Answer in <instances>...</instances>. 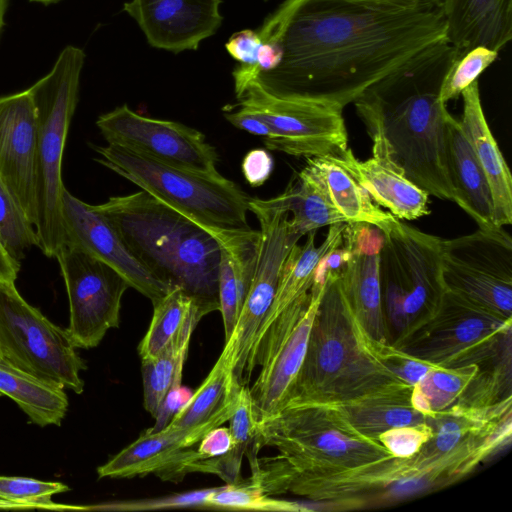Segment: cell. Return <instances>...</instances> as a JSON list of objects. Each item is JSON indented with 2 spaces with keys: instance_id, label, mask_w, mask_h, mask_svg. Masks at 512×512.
I'll return each mask as SVG.
<instances>
[{
  "instance_id": "15",
  "label": "cell",
  "mask_w": 512,
  "mask_h": 512,
  "mask_svg": "<svg viewBox=\"0 0 512 512\" xmlns=\"http://www.w3.org/2000/svg\"><path fill=\"white\" fill-rule=\"evenodd\" d=\"M96 125L108 144L173 167L220 175L217 151L199 130L140 115L127 104L100 115Z\"/></svg>"
},
{
  "instance_id": "40",
  "label": "cell",
  "mask_w": 512,
  "mask_h": 512,
  "mask_svg": "<svg viewBox=\"0 0 512 512\" xmlns=\"http://www.w3.org/2000/svg\"><path fill=\"white\" fill-rule=\"evenodd\" d=\"M498 53L487 47L478 46L458 55L446 72L441 88L440 98L447 104L457 99L461 93L497 59Z\"/></svg>"
},
{
  "instance_id": "35",
  "label": "cell",
  "mask_w": 512,
  "mask_h": 512,
  "mask_svg": "<svg viewBox=\"0 0 512 512\" xmlns=\"http://www.w3.org/2000/svg\"><path fill=\"white\" fill-rule=\"evenodd\" d=\"M153 307L151 323L138 347L141 360L160 354L194 314L204 316L193 298L181 288L171 290L153 303Z\"/></svg>"
},
{
  "instance_id": "17",
  "label": "cell",
  "mask_w": 512,
  "mask_h": 512,
  "mask_svg": "<svg viewBox=\"0 0 512 512\" xmlns=\"http://www.w3.org/2000/svg\"><path fill=\"white\" fill-rule=\"evenodd\" d=\"M249 211L260 225L258 258L249 289L243 301L236 326L229 339L233 342V372L244 384L249 355L259 327L273 302L283 264L300 237L292 230L289 213L275 211L249 198Z\"/></svg>"
},
{
  "instance_id": "25",
  "label": "cell",
  "mask_w": 512,
  "mask_h": 512,
  "mask_svg": "<svg viewBox=\"0 0 512 512\" xmlns=\"http://www.w3.org/2000/svg\"><path fill=\"white\" fill-rule=\"evenodd\" d=\"M461 96L463 112L459 122L490 185L495 224L498 227L510 225L512 223V177L486 121L478 81L467 87Z\"/></svg>"
},
{
  "instance_id": "18",
  "label": "cell",
  "mask_w": 512,
  "mask_h": 512,
  "mask_svg": "<svg viewBox=\"0 0 512 512\" xmlns=\"http://www.w3.org/2000/svg\"><path fill=\"white\" fill-rule=\"evenodd\" d=\"M238 395L215 417L189 429L165 426L159 431L147 429L134 442L97 468L99 478H129L157 474L165 481H181L186 465L202 459L192 446L233 414Z\"/></svg>"
},
{
  "instance_id": "41",
  "label": "cell",
  "mask_w": 512,
  "mask_h": 512,
  "mask_svg": "<svg viewBox=\"0 0 512 512\" xmlns=\"http://www.w3.org/2000/svg\"><path fill=\"white\" fill-rule=\"evenodd\" d=\"M228 422L232 440L229 451L239 459L246 455L251 465L258 458V452L262 447L259 443L257 420L249 388L246 385H241L239 389L235 410Z\"/></svg>"
},
{
  "instance_id": "13",
  "label": "cell",
  "mask_w": 512,
  "mask_h": 512,
  "mask_svg": "<svg viewBox=\"0 0 512 512\" xmlns=\"http://www.w3.org/2000/svg\"><path fill=\"white\" fill-rule=\"evenodd\" d=\"M241 107L271 130L264 143L270 150L296 157H326L348 148L343 107L326 101L278 97L253 81L236 93Z\"/></svg>"
},
{
  "instance_id": "43",
  "label": "cell",
  "mask_w": 512,
  "mask_h": 512,
  "mask_svg": "<svg viewBox=\"0 0 512 512\" xmlns=\"http://www.w3.org/2000/svg\"><path fill=\"white\" fill-rule=\"evenodd\" d=\"M372 349L381 363L404 383L414 386L436 367L395 346L370 338Z\"/></svg>"
},
{
  "instance_id": "45",
  "label": "cell",
  "mask_w": 512,
  "mask_h": 512,
  "mask_svg": "<svg viewBox=\"0 0 512 512\" xmlns=\"http://www.w3.org/2000/svg\"><path fill=\"white\" fill-rule=\"evenodd\" d=\"M431 436V427L423 422L391 428L381 433L378 441L392 456L409 457L419 452Z\"/></svg>"
},
{
  "instance_id": "1",
  "label": "cell",
  "mask_w": 512,
  "mask_h": 512,
  "mask_svg": "<svg viewBox=\"0 0 512 512\" xmlns=\"http://www.w3.org/2000/svg\"><path fill=\"white\" fill-rule=\"evenodd\" d=\"M276 42L279 64L269 71L237 66L235 93L253 81L278 97L343 108L422 50L446 39L436 0H286L257 30Z\"/></svg>"
},
{
  "instance_id": "50",
  "label": "cell",
  "mask_w": 512,
  "mask_h": 512,
  "mask_svg": "<svg viewBox=\"0 0 512 512\" xmlns=\"http://www.w3.org/2000/svg\"><path fill=\"white\" fill-rule=\"evenodd\" d=\"M224 117L238 129L254 135L264 136L265 138L271 137L269 126L262 119L241 107H238L236 111L227 109L224 113Z\"/></svg>"
},
{
  "instance_id": "56",
  "label": "cell",
  "mask_w": 512,
  "mask_h": 512,
  "mask_svg": "<svg viewBox=\"0 0 512 512\" xmlns=\"http://www.w3.org/2000/svg\"><path fill=\"white\" fill-rule=\"evenodd\" d=\"M265 1H267V0H265Z\"/></svg>"
},
{
  "instance_id": "8",
  "label": "cell",
  "mask_w": 512,
  "mask_h": 512,
  "mask_svg": "<svg viewBox=\"0 0 512 512\" xmlns=\"http://www.w3.org/2000/svg\"><path fill=\"white\" fill-rule=\"evenodd\" d=\"M512 317L445 291L437 308L393 344L441 367L489 364L511 348Z\"/></svg>"
},
{
  "instance_id": "14",
  "label": "cell",
  "mask_w": 512,
  "mask_h": 512,
  "mask_svg": "<svg viewBox=\"0 0 512 512\" xmlns=\"http://www.w3.org/2000/svg\"><path fill=\"white\" fill-rule=\"evenodd\" d=\"M444 287L512 317V239L498 227L441 241Z\"/></svg>"
},
{
  "instance_id": "7",
  "label": "cell",
  "mask_w": 512,
  "mask_h": 512,
  "mask_svg": "<svg viewBox=\"0 0 512 512\" xmlns=\"http://www.w3.org/2000/svg\"><path fill=\"white\" fill-rule=\"evenodd\" d=\"M96 161L203 227L212 236L247 232L249 196L221 174L209 176L166 165L107 144Z\"/></svg>"
},
{
  "instance_id": "3",
  "label": "cell",
  "mask_w": 512,
  "mask_h": 512,
  "mask_svg": "<svg viewBox=\"0 0 512 512\" xmlns=\"http://www.w3.org/2000/svg\"><path fill=\"white\" fill-rule=\"evenodd\" d=\"M459 51L436 43L369 87L355 104L370 137L380 138L393 163L429 196L453 201L447 158L452 116L440 98Z\"/></svg>"
},
{
  "instance_id": "20",
  "label": "cell",
  "mask_w": 512,
  "mask_h": 512,
  "mask_svg": "<svg viewBox=\"0 0 512 512\" xmlns=\"http://www.w3.org/2000/svg\"><path fill=\"white\" fill-rule=\"evenodd\" d=\"M65 243L104 262L155 303L171 290L156 279L128 250L115 228L92 205L66 188L62 197Z\"/></svg>"
},
{
  "instance_id": "44",
  "label": "cell",
  "mask_w": 512,
  "mask_h": 512,
  "mask_svg": "<svg viewBox=\"0 0 512 512\" xmlns=\"http://www.w3.org/2000/svg\"><path fill=\"white\" fill-rule=\"evenodd\" d=\"M218 298L219 311L223 319L226 341L231 337L234 331L241 304L232 263L228 254L222 247L218 269Z\"/></svg>"
},
{
  "instance_id": "27",
  "label": "cell",
  "mask_w": 512,
  "mask_h": 512,
  "mask_svg": "<svg viewBox=\"0 0 512 512\" xmlns=\"http://www.w3.org/2000/svg\"><path fill=\"white\" fill-rule=\"evenodd\" d=\"M509 419H512V396L485 406L455 403L426 415L425 422L431 427L432 436L420 451L442 455L470 439L491 433Z\"/></svg>"
},
{
  "instance_id": "39",
  "label": "cell",
  "mask_w": 512,
  "mask_h": 512,
  "mask_svg": "<svg viewBox=\"0 0 512 512\" xmlns=\"http://www.w3.org/2000/svg\"><path fill=\"white\" fill-rule=\"evenodd\" d=\"M68 490L69 487L60 482L0 476V499L12 502L20 508L85 509V507L63 506L52 502L51 497L54 494Z\"/></svg>"
},
{
  "instance_id": "9",
  "label": "cell",
  "mask_w": 512,
  "mask_h": 512,
  "mask_svg": "<svg viewBox=\"0 0 512 512\" xmlns=\"http://www.w3.org/2000/svg\"><path fill=\"white\" fill-rule=\"evenodd\" d=\"M260 446H273L297 468H348L392 456L355 430L335 405H287L257 423Z\"/></svg>"
},
{
  "instance_id": "16",
  "label": "cell",
  "mask_w": 512,
  "mask_h": 512,
  "mask_svg": "<svg viewBox=\"0 0 512 512\" xmlns=\"http://www.w3.org/2000/svg\"><path fill=\"white\" fill-rule=\"evenodd\" d=\"M70 310L67 331L76 348L96 347L119 326L121 301L129 283L112 267L64 244L56 254Z\"/></svg>"
},
{
  "instance_id": "32",
  "label": "cell",
  "mask_w": 512,
  "mask_h": 512,
  "mask_svg": "<svg viewBox=\"0 0 512 512\" xmlns=\"http://www.w3.org/2000/svg\"><path fill=\"white\" fill-rule=\"evenodd\" d=\"M240 387L233 372V342L228 339L205 380L166 426L189 429L209 421L237 396Z\"/></svg>"
},
{
  "instance_id": "53",
  "label": "cell",
  "mask_w": 512,
  "mask_h": 512,
  "mask_svg": "<svg viewBox=\"0 0 512 512\" xmlns=\"http://www.w3.org/2000/svg\"><path fill=\"white\" fill-rule=\"evenodd\" d=\"M0 508H20V507L12 502L0 499Z\"/></svg>"
},
{
  "instance_id": "26",
  "label": "cell",
  "mask_w": 512,
  "mask_h": 512,
  "mask_svg": "<svg viewBox=\"0 0 512 512\" xmlns=\"http://www.w3.org/2000/svg\"><path fill=\"white\" fill-rule=\"evenodd\" d=\"M447 158L453 202L477 223L479 229L498 228L486 175L463 134L459 120L453 116L447 125Z\"/></svg>"
},
{
  "instance_id": "54",
  "label": "cell",
  "mask_w": 512,
  "mask_h": 512,
  "mask_svg": "<svg viewBox=\"0 0 512 512\" xmlns=\"http://www.w3.org/2000/svg\"><path fill=\"white\" fill-rule=\"evenodd\" d=\"M30 1L38 2V3H42V4H45V5H48V4L56 3V2H58L60 0H30Z\"/></svg>"
},
{
  "instance_id": "31",
  "label": "cell",
  "mask_w": 512,
  "mask_h": 512,
  "mask_svg": "<svg viewBox=\"0 0 512 512\" xmlns=\"http://www.w3.org/2000/svg\"><path fill=\"white\" fill-rule=\"evenodd\" d=\"M0 395L11 398L40 426L60 425L68 409L64 388L13 366L1 356Z\"/></svg>"
},
{
  "instance_id": "48",
  "label": "cell",
  "mask_w": 512,
  "mask_h": 512,
  "mask_svg": "<svg viewBox=\"0 0 512 512\" xmlns=\"http://www.w3.org/2000/svg\"><path fill=\"white\" fill-rule=\"evenodd\" d=\"M192 394L193 392L190 389L182 387L181 385L172 387L166 394L155 417V425L149 429L151 431H159L163 429L171 420L173 415L177 413L179 409L191 398Z\"/></svg>"
},
{
  "instance_id": "33",
  "label": "cell",
  "mask_w": 512,
  "mask_h": 512,
  "mask_svg": "<svg viewBox=\"0 0 512 512\" xmlns=\"http://www.w3.org/2000/svg\"><path fill=\"white\" fill-rule=\"evenodd\" d=\"M323 179L332 204L347 223H365L386 233L398 221L383 211L341 166L326 157L307 158Z\"/></svg>"
},
{
  "instance_id": "46",
  "label": "cell",
  "mask_w": 512,
  "mask_h": 512,
  "mask_svg": "<svg viewBox=\"0 0 512 512\" xmlns=\"http://www.w3.org/2000/svg\"><path fill=\"white\" fill-rule=\"evenodd\" d=\"M262 40L257 31L244 29L235 32L226 42L229 55L242 65L256 66Z\"/></svg>"
},
{
  "instance_id": "22",
  "label": "cell",
  "mask_w": 512,
  "mask_h": 512,
  "mask_svg": "<svg viewBox=\"0 0 512 512\" xmlns=\"http://www.w3.org/2000/svg\"><path fill=\"white\" fill-rule=\"evenodd\" d=\"M221 0H130L123 5L157 49L179 53L198 49L222 23Z\"/></svg>"
},
{
  "instance_id": "24",
  "label": "cell",
  "mask_w": 512,
  "mask_h": 512,
  "mask_svg": "<svg viewBox=\"0 0 512 512\" xmlns=\"http://www.w3.org/2000/svg\"><path fill=\"white\" fill-rule=\"evenodd\" d=\"M446 39L460 54L483 46L499 52L512 38V0H436Z\"/></svg>"
},
{
  "instance_id": "6",
  "label": "cell",
  "mask_w": 512,
  "mask_h": 512,
  "mask_svg": "<svg viewBox=\"0 0 512 512\" xmlns=\"http://www.w3.org/2000/svg\"><path fill=\"white\" fill-rule=\"evenodd\" d=\"M85 62L84 51L68 45L51 70L28 88L37 114V247L55 257L65 243L62 160Z\"/></svg>"
},
{
  "instance_id": "42",
  "label": "cell",
  "mask_w": 512,
  "mask_h": 512,
  "mask_svg": "<svg viewBox=\"0 0 512 512\" xmlns=\"http://www.w3.org/2000/svg\"><path fill=\"white\" fill-rule=\"evenodd\" d=\"M215 489L216 487L193 490L189 492L155 498L115 501L106 504L85 507V510L130 512L173 508H208L207 500L209 496L215 491Z\"/></svg>"
},
{
  "instance_id": "10",
  "label": "cell",
  "mask_w": 512,
  "mask_h": 512,
  "mask_svg": "<svg viewBox=\"0 0 512 512\" xmlns=\"http://www.w3.org/2000/svg\"><path fill=\"white\" fill-rule=\"evenodd\" d=\"M383 234L379 257L382 305L388 328H393L397 338L430 315L446 291L442 239L399 219Z\"/></svg>"
},
{
  "instance_id": "51",
  "label": "cell",
  "mask_w": 512,
  "mask_h": 512,
  "mask_svg": "<svg viewBox=\"0 0 512 512\" xmlns=\"http://www.w3.org/2000/svg\"><path fill=\"white\" fill-rule=\"evenodd\" d=\"M20 263L12 259L0 242V280L15 282Z\"/></svg>"
},
{
  "instance_id": "37",
  "label": "cell",
  "mask_w": 512,
  "mask_h": 512,
  "mask_svg": "<svg viewBox=\"0 0 512 512\" xmlns=\"http://www.w3.org/2000/svg\"><path fill=\"white\" fill-rule=\"evenodd\" d=\"M210 509L255 510V511H315L312 506L300 502L271 497L249 479L239 483L216 487L207 500Z\"/></svg>"
},
{
  "instance_id": "36",
  "label": "cell",
  "mask_w": 512,
  "mask_h": 512,
  "mask_svg": "<svg viewBox=\"0 0 512 512\" xmlns=\"http://www.w3.org/2000/svg\"><path fill=\"white\" fill-rule=\"evenodd\" d=\"M480 365L436 366L412 387L411 402L425 415L455 404L477 375Z\"/></svg>"
},
{
  "instance_id": "28",
  "label": "cell",
  "mask_w": 512,
  "mask_h": 512,
  "mask_svg": "<svg viewBox=\"0 0 512 512\" xmlns=\"http://www.w3.org/2000/svg\"><path fill=\"white\" fill-rule=\"evenodd\" d=\"M254 201L275 211L291 213L290 226L300 238L319 228L346 222L332 204L323 179L308 161L283 193Z\"/></svg>"
},
{
  "instance_id": "34",
  "label": "cell",
  "mask_w": 512,
  "mask_h": 512,
  "mask_svg": "<svg viewBox=\"0 0 512 512\" xmlns=\"http://www.w3.org/2000/svg\"><path fill=\"white\" fill-rule=\"evenodd\" d=\"M201 318L200 314H194L160 354L141 360L144 407L154 418L168 391L181 385L191 335Z\"/></svg>"
},
{
  "instance_id": "38",
  "label": "cell",
  "mask_w": 512,
  "mask_h": 512,
  "mask_svg": "<svg viewBox=\"0 0 512 512\" xmlns=\"http://www.w3.org/2000/svg\"><path fill=\"white\" fill-rule=\"evenodd\" d=\"M0 242L8 255L19 263L31 246H37L34 226L26 218L1 180Z\"/></svg>"
},
{
  "instance_id": "49",
  "label": "cell",
  "mask_w": 512,
  "mask_h": 512,
  "mask_svg": "<svg viewBox=\"0 0 512 512\" xmlns=\"http://www.w3.org/2000/svg\"><path fill=\"white\" fill-rule=\"evenodd\" d=\"M232 440L228 427H215L198 443L196 449L202 459L221 456L231 448Z\"/></svg>"
},
{
  "instance_id": "11",
  "label": "cell",
  "mask_w": 512,
  "mask_h": 512,
  "mask_svg": "<svg viewBox=\"0 0 512 512\" xmlns=\"http://www.w3.org/2000/svg\"><path fill=\"white\" fill-rule=\"evenodd\" d=\"M0 356L42 380L81 394L86 365L67 329L27 303L15 282L0 280Z\"/></svg>"
},
{
  "instance_id": "12",
  "label": "cell",
  "mask_w": 512,
  "mask_h": 512,
  "mask_svg": "<svg viewBox=\"0 0 512 512\" xmlns=\"http://www.w3.org/2000/svg\"><path fill=\"white\" fill-rule=\"evenodd\" d=\"M325 279L313 281L309 291L280 313L251 349L244 384L259 365L260 373L249 388L257 423L278 413L289 401L306 354Z\"/></svg>"
},
{
  "instance_id": "55",
  "label": "cell",
  "mask_w": 512,
  "mask_h": 512,
  "mask_svg": "<svg viewBox=\"0 0 512 512\" xmlns=\"http://www.w3.org/2000/svg\"><path fill=\"white\" fill-rule=\"evenodd\" d=\"M350 1H389V0H350Z\"/></svg>"
},
{
  "instance_id": "52",
  "label": "cell",
  "mask_w": 512,
  "mask_h": 512,
  "mask_svg": "<svg viewBox=\"0 0 512 512\" xmlns=\"http://www.w3.org/2000/svg\"><path fill=\"white\" fill-rule=\"evenodd\" d=\"M8 0H0V34L5 25V16L7 11Z\"/></svg>"
},
{
  "instance_id": "4",
  "label": "cell",
  "mask_w": 512,
  "mask_h": 512,
  "mask_svg": "<svg viewBox=\"0 0 512 512\" xmlns=\"http://www.w3.org/2000/svg\"><path fill=\"white\" fill-rule=\"evenodd\" d=\"M92 208L156 279L181 288L204 315L219 310L221 246L208 231L144 190L110 197Z\"/></svg>"
},
{
  "instance_id": "5",
  "label": "cell",
  "mask_w": 512,
  "mask_h": 512,
  "mask_svg": "<svg viewBox=\"0 0 512 512\" xmlns=\"http://www.w3.org/2000/svg\"><path fill=\"white\" fill-rule=\"evenodd\" d=\"M406 386L410 385L374 353L370 337L345 296L339 271L326 268L306 354L286 406L336 405Z\"/></svg>"
},
{
  "instance_id": "23",
  "label": "cell",
  "mask_w": 512,
  "mask_h": 512,
  "mask_svg": "<svg viewBox=\"0 0 512 512\" xmlns=\"http://www.w3.org/2000/svg\"><path fill=\"white\" fill-rule=\"evenodd\" d=\"M372 157L359 160L347 148L326 156L344 168L378 205L399 220H415L428 215L429 195L410 181L389 158L383 141L371 137Z\"/></svg>"
},
{
  "instance_id": "21",
  "label": "cell",
  "mask_w": 512,
  "mask_h": 512,
  "mask_svg": "<svg viewBox=\"0 0 512 512\" xmlns=\"http://www.w3.org/2000/svg\"><path fill=\"white\" fill-rule=\"evenodd\" d=\"M384 234L365 223H347L343 245L347 257L339 271L345 296L368 336L391 342L382 305L379 257Z\"/></svg>"
},
{
  "instance_id": "2",
  "label": "cell",
  "mask_w": 512,
  "mask_h": 512,
  "mask_svg": "<svg viewBox=\"0 0 512 512\" xmlns=\"http://www.w3.org/2000/svg\"><path fill=\"white\" fill-rule=\"evenodd\" d=\"M512 420L491 433L470 439L442 455L421 451L389 456L348 468H297L279 454L257 458L252 483L268 495L293 493L320 511L385 506L449 487L511 443Z\"/></svg>"
},
{
  "instance_id": "29",
  "label": "cell",
  "mask_w": 512,
  "mask_h": 512,
  "mask_svg": "<svg viewBox=\"0 0 512 512\" xmlns=\"http://www.w3.org/2000/svg\"><path fill=\"white\" fill-rule=\"evenodd\" d=\"M328 227V232L319 246L315 243V231H311L306 234L307 239L303 245L297 243L290 250L280 273L273 302L259 327L254 344L280 313L309 291L322 259L343 243L346 222Z\"/></svg>"
},
{
  "instance_id": "19",
  "label": "cell",
  "mask_w": 512,
  "mask_h": 512,
  "mask_svg": "<svg viewBox=\"0 0 512 512\" xmlns=\"http://www.w3.org/2000/svg\"><path fill=\"white\" fill-rule=\"evenodd\" d=\"M0 180L35 228L37 114L28 89L0 96Z\"/></svg>"
},
{
  "instance_id": "30",
  "label": "cell",
  "mask_w": 512,
  "mask_h": 512,
  "mask_svg": "<svg viewBox=\"0 0 512 512\" xmlns=\"http://www.w3.org/2000/svg\"><path fill=\"white\" fill-rule=\"evenodd\" d=\"M412 387L365 396L335 406L355 430L378 441V436L391 428L425 422L426 415L411 402Z\"/></svg>"
},
{
  "instance_id": "47",
  "label": "cell",
  "mask_w": 512,
  "mask_h": 512,
  "mask_svg": "<svg viewBox=\"0 0 512 512\" xmlns=\"http://www.w3.org/2000/svg\"><path fill=\"white\" fill-rule=\"evenodd\" d=\"M273 166V158L267 150L254 149L245 155L241 168L246 181L252 187H259L268 180Z\"/></svg>"
}]
</instances>
